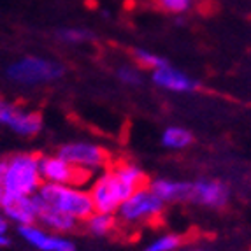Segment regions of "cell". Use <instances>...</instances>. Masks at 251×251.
Segmentation results:
<instances>
[{
  "mask_svg": "<svg viewBox=\"0 0 251 251\" xmlns=\"http://www.w3.org/2000/svg\"><path fill=\"white\" fill-rule=\"evenodd\" d=\"M118 77H120L122 83L130 84V86H137V84H141V81H143L141 71L135 67H128V65L118 69Z\"/></svg>",
  "mask_w": 251,
  "mask_h": 251,
  "instance_id": "cell-22",
  "label": "cell"
},
{
  "mask_svg": "<svg viewBox=\"0 0 251 251\" xmlns=\"http://www.w3.org/2000/svg\"><path fill=\"white\" fill-rule=\"evenodd\" d=\"M181 244V237L176 234H163L156 237L155 241H151L144 251H176Z\"/></svg>",
  "mask_w": 251,
  "mask_h": 251,
  "instance_id": "cell-19",
  "label": "cell"
},
{
  "mask_svg": "<svg viewBox=\"0 0 251 251\" xmlns=\"http://www.w3.org/2000/svg\"><path fill=\"white\" fill-rule=\"evenodd\" d=\"M151 79H153V83L158 88H163L167 90V92H174V93H188L197 88V81L192 79L184 72L171 67L169 63L165 67H160L156 71H153Z\"/></svg>",
  "mask_w": 251,
  "mask_h": 251,
  "instance_id": "cell-11",
  "label": "cell"
},
{
  "mask_svg": "<svg viewBox=\"0 0 251 251\" xmlns=\"http://www.w3.org/2000/svg\"><path fill=\"white\" fill-rule=\"evenodd\" d=\"M58 155L71 162L75 167L86 172H95L105 169L109 163V153L104 148L90 143H67L58 150Z\"/></svg>",
  "mask_w": 251,
  "mask_h": 251,
  "instance_id": "cell-7",
  "label": "cell"
},
{
  "mask_svg": "<svg viewBox=\"0 0 251 251\" xmlns=\"http://www.w3.org/2000/svg\"><path fill=\"white\" fill-rule=\"evenodd\" d=\"M160 7L172 14H183L193 5V0H158Z\"/></svg>",
  "mask_w": 251,
  "mask_h": 251,
  "instance_id": "cell-21",
  "label": "cell"
},
{
  "mask_svg": "<svg viewBox=\"0 0 251 251\" xmlns=\"http://www.w3.org/2000/svg\"><path fill=\"white\" fill-rule=\"evenodd\" d=\"M7 244H9V237L5 235V232H0V248L7 246Z\"/></svg>",
  "mask_w": 251,
  "mask_h": 251,
  "instance_id": "cell-25",
  "label": "cell"
},
{
  "mask_svg": "<svg viewBox=\"0 0 251 251\" xmlns=\"http://www.w3.org/2000/svg\"><path fill=\"white\" fill-rule=\"evenodd\" d=\"M190 251H201V250H190Z\"/></svg>",
  "mask_w": 251,
  "mask_h": 251,
  "instance_id": "cell-26",
  "label": "cell"
},
{
  "mask_svg": "<svg viewBox=\"0 0 251 251\" xmlns=\"http://www.w3.org/2000/svg\"><path fill=\"white\" fill-rule=\"evenodd\" d=\"M58 39L67 44H81V42L92 41L93 35L84 28H63L58 32Z\"/></svg>",
  "mask_w": 251,
  "mask_h": 251,
  "instance_id": "cell-20",
  "label": "cell"
},
{
  "mask_svg": "<svg viewBox=\"0 0 251 251\" xmlns=\"http://www.w3.org/2000/svg\"><path fill=\"white\" fill-rule=\"evenodd\" d=\"M134 58L135 62L144 69H151V71H156L160 67H165L167 65V60L158 56V54L151 53L148 50H134Z\"/></svg>",
  "mask_w": 251,
  "mask_h": 251,
  "instance_id": "cell-18",
  "label": "cell"
},
{
  "mask_svg": "<svg viewBox=\"0 0 251 251\" xmlns=\"http://www.w3.org/2000/svg\"><path fill=\"white\" fill-rule=\"evenodd\" d=\"M39 197L46 204L53 205L56 209L67 213L74 220H88L95 213L92 195L86 190L71 184H54V183H42L39 188Z\"/></svg>",
  "mask_w": 251,
  "mask_h": 251,
  "instance_id": "cell-2",
  "label": "cell"
},
{
  "mask_svg": "<svg viewBox=\"0 0 251 251\" xmlns=\"http://www.w3.org/2000/svg\"><path fill=\"white\" fill-rule=\"evenodd\" d=\"M34 197L35 204H37V222H41L46 228L54 232H69L77 225V220H74L67 213L56 209L53 205L46 204L39 197V193H35Z\"/></svg>",
  "mask_w": 251,
  "mask_h": 251,
  "instance_id": "cell-13",
  "label": "cell"
},
{
  "mask_svg": "<svg viewBox=\"0 0 251 251\" xmlns=\"http://www.w3.org/2000/svg\"><path fill=\"white\" fill-rule=\"evenodd\" d=\"M20 235L25 239L30 246L41 251H75L74 244L69 239L62 237L58 234H51L44 228H39L35 225L20 226Z\"/></svg>",
  "mask_w": 251,
  "mask_h": 251,
  "instance_id": "cell-9",
  "label": "cell"
},
{
  "mask_svg": "<svg viewBox=\"0 0 251 251\" xmlns=\"http://www.w3.org/2000/svg\"><path fill=\"white\" fill-rule=\"evenodd\" d=\"M150 188L162 199L163 202H177L192 199V183L174 179H155Z\"/></svg>",
  "mask_w": 251,
  "mask_h": 251,
  "instance_id": "cell-14",
  "label": "cell"
},
{
  "mask_svg": "<svg viewBox=\"0 0 251 251\" xmlns=\"http://www.w3.org/2000/svg\"><path fill=\"white\" fill-rule=\"evenodd\" d=\"M5 230H7V218L0 211V232H5Z\"/></svg>",
  "mask_w": 251,
  "mask_h": 251,
  "instance_id": "cell-23",
  "label": "cell"
},
{
  "mask_svg": "<svg viewBox=\"0 0 251 251\" xmlns=\"http://www.w3.org/2000/svg\"><path fill=\"white\" fill-rule=\"evenodd\" d=\"M0 211L4 213L7 220H13L20 226L35 225V222H37V204H35L34 195L5 201L0 205Z\"/></svg>",
  "mask_w": 251,
  "mask_h": 251,
  "instance_id": "cell-12",
  "label": "cell"
},
{
  "mask_svg": "<svg viewBox=\"0 0 251 251\" xmlns=\"http://www.w3.org/2000/svg\"><path fill=\"white\" fill-rule=\"evenodd\" d=\"M86 226H88V230L92 232L93 235H107L114 230V226H116V218L114 214H109V213H95L86 220Z\"/></svg>",
  "mask_w": 251,
  "mask_h": 251,
  "instance_id": "cell-17",
  "label": "cell"
},
{
  "mask_svg": "<svg viewBox=\"0 0 251 251\" xmlns=\"http://www.w3.org/2000/svg\"><path fill=\"white\" fill-rule=\"evenodd\" d=\"M39 169H41V176L44 183L79 186V184H83L90 177V172L72 165L71 162H67L60 155L41 156Z\"/></svg>",
  "mask_w": 251,
  "mask_h": 251,
  "instance_id": "cell-6",
  "label": "cell"
},
{
  "mask_svg": "<svg viewBox=\"0 0 251 251\" xmlns=\"http://www.w3.org/2000/svg\"><path fill=\"white\" fill-rule=\"evenodd\" d=\"M132 193H134V190L120 179V176L114 172V169H104L93 179L92 190H90L95 211H99V213H109V214H116L118 209H120V205Z\"/></svg>",
  "mask_w": 251,
  "mask_h": 251,
  "instance_id": "cell-3",
  "label": "cell"
},
{
  "mask_svg": "<svg viewBox=\"0 0 251 251\" xmlns=\"http://www.w3.org/2000/svg\"><path fill=\"white\" fill-rule=\"evenodd\" d=\"M228 186L216 179H199L192 183V201L207 207H222L228 201Z\"/></svg>",
  "mask_w": 251,
  "mask_h": 251,
  "instance_id": "cell-10",
  "label": "cell"
},
{
  "mask_svg": "<svg viewBox=\"0 0 251 251\" xmlns=\"http://www.w3.org/2000/svg\"><path fill=\"white\" fill-rule=\"evenodd\" d=\"M113 169L118 176H120V179L125 184H128L134 192L139 188H143L144 183H146V176H144L143 169L139 167V165H135V163H120V165H116Z\"/></svg>",
  "mask_w": 251,
  "mask_h": 251,
  "instance_id": "cell-16",
  "label": "cell"
},
{
  "mask_svg": "<svg viewBox=\"0 0 251 251\" xmlns=\"http://www.w3.org/2000/svg\"><path fill=\"white\" fill-rule=\"evenodd\" d=\"M65 72L62 63L51 62L41 56H25L9 65L7 77L21 86H37L60 79Z\"/></svg>",
  "mask_w": 251,
  "mask_h": 251,
  "instance_id": "cell-4",
  "label": "cell"
},
{
  "mask_svg": "<svg viewBox=\"0 0 251 251\" xmlns=\"http://www.w3.org/2000/svg\"><path fill=\"white\" fill-rule=\"evenodd\" d=\"M5 167H7V160H0V183H2V177L5 174Z\"/></svg>",
  "mask_w": 251,
  "mask_h": 251,
  "instance_id": "cell-24",
  "label": "cell"
},
{
  "mask_svg": "<svg viewBox=\"0 0 251 251\" xmlns=\"http://www.w3.org/2000/svg\"><path fill=\"white\" fill-rule=\"evenodd\" d=\"M39 156L32 153H18L7 160L5 174L2 177L4 202L11 199L32 197L42 186V176L39 169ZM2 202V204H4Z\"/></svg>",
  "mask_w": 251,
  "mask_h": 251,
  "instance_id": "cell-1",
  "label": "cell"
},
{
  "mask_svg": "<svg viewBox=\"0 0 251 251\" xmlns=\"http://www.w3.org/2000/svg\"><path fill=\"white\" fill-rule=\"evenodd\" d=\"M193 143V135L190 130L183 126H167L162 134V144L169 150H184Z\"/></svg>",
  "mask_w": 251,
  "mask_h": 251,
  "instance_id": "cell-15",
  "label": "cell"
},
{
  "mask_svg": "<svg viewBox=\"0 0 251 251\" xmlns=\"http://www.w3.org/2000/svg\"><path fill=\"white\" fill-rule=\"evenodd\" d=\"M165 202L156 195L151 188H143L135 190L118 209V218L123 223L128 225H137V223L151 222L156 216H160L163 211Z\"/></svg>",
  "mask_w": 251,
  "mask_h": 251,
  "instance_id": "cell-5",
  "label": "cell"
},
{
  "mask_svg": "<svg viewBox=\"0 0 251 251\" xmlns=\"http://www.w3.org/2000/svg\"><path fill=\"white\" fill-rule=\"evenodd\" d=\"M0 125H5L20 135H35L42 128V116L35 111H25L18 105L0 100Z\"/></svg>",
  "mask_w": 251,
  "mask_h": 251,
  "instance_id": "cell-8",
  "label": "cell"
}]
</instances>
